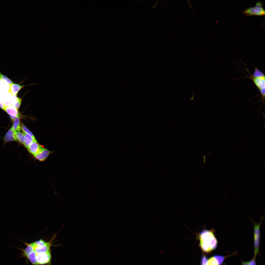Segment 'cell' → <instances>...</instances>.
<instances>
[{
	"label": "cell",
	"mask_w": 265,
	"mask_h": 265,
	"mask_svg": "<svg viewBox=\"0 0 265 265\" xmlns=\"http://www.w3.org/2000/svg\"><path fill=\"white\" fill-rule=\"evenodd\" d=\"M4 143L9 142L17 141L14 131L12 127L6 134L4 137Z\"/></svg>",
	"instance_id": "cell-10"
},
{
	"label": "cell",
	"mask_w": 265,
	"mask_h": 265,
	"mask_svg": "<svg viewBox=\"0 0 265 265\" xmlns=\"http://www.w3.org/2000/svg\"><path fill=\"white\" fill-rule=\"evenodd\" d=\"M242 265H248V262H242Z\"/></svg>",
	"instance_id": "cell-23"
},
{
	"label": "cell",
	"mask_w": 265,
	"mask_h": 265,
	"mask_svg": "<svg viewBox=\"0 0 265 265\" xmlns=\"http://www.w3.org/2000/svg\"><path fill=\"white\" fill-rule=\"evenodd\" d=\"M4 110L10 116L13 121L18 115H19L18 110L12 105L5 106Z\"/></svg>",
	"instance_id": "cell-8"
},
{
	"label": "cell",
	"mask_w": 265,
	"mask_h": 265,
	"mask_svg": "<svg viewBox=\"0 0 265 265\" xmlns=\"http://www.w3.org/2000/svg\"><path fill=\"white\" fill-rule=\"evenodd\" d=\"M25 86L13 83L10 85L8 91L13 96H16L19 91Z\"/></svg>",
	"instance_id": "cell-11"
},
{
	"label": "cell",
	"mask_w": 265,
	"mask_h": 265,
	"mask_svg": "<svg viewBox=\"0 0 265 265\" xmlns=\"http://www.w3.org/2000/svg\"><path fill=\"white\" fill-rule=\"evenodd\" d=\"M255 257L254 256L252 260L248 262V265H256Z\"/></svg>",
	"instance_id": "cell-21"
},
{
	"label": "cell",
	"mask_w": 265,
	"mask_h": 265,
	"mask_svg": "<svg viewBox=\"0 0 265 265\" xmlns=\"http://www.w3.org/2000/svg\"><path fill=\"white\" fill-rule=\"evenodd\" d=\"M23 133L24 134L25 136V141L24 145L27 148L34 141H37L35 138H33L28 134L24 132H23Z\"/></svg>",
	"instance_id": "cell-12"
},
{
	"label": "cell",
	"mask_w": 265,
	"mask_h": 265,
	"mask_svg": "<svg viewBox=\"0 0 265 265\" xmlns=\"http://www.w3.org/2000/svg\"><path fill=\"white\" fill-rule=\"evenodd\" d=\"M51 241L46 242L44 244L38 246H34L32 245L33 250L36 254L42 253L50 251V247L51 245Z\"/></svg>",
	"instance_id": "cell-6"
},
{
	"label": "cell",
	"mask_w": 265,
	"mask_h": 265,
	"mask_svg": "<svg viewBox=\"0 0 265 265\" xmlns=\"http://www.w3.org/2000/svg\"><path fill=\"white\" fill-rule=\"evenodd\" d=\"M13 98L12 105L18 110L21 105L22 99L16 97Z\"/></svg>",
	"instance_id": "cell-15"
},
{
	"label": "cell",
	"mask_w": 265,
	"mask_h": 265,
	"mask_svg": "<svg viewBox=\"0 0 265 265\" xmlns=\"http://www.w3.org/2000/svg\"><path fill=\"white\" fill-rule=\"evenodd\" d=\"M14 133L17 140L22 144L24 145L25 141V136L24 134L19 131H14Z\"/></svg>",
	"instance_id": "cell-14"
},
{
	"label": "cell",
	"mask_w": 265,
	"mask_h": 265,
	"mask_svg": "<svg viewBox=\"0 0 265 265\" xmlns=\"http://www.w3.org/2000/svg\"><path fill=\"white\" fill-rule=\"evenodd\" d=\"M21 128L23 132L28 134L33 138H35L32 133L23 124L21 125Z\"/></svg>",
	"instance_id": "cell-16"
},
{
	"label": "cell",
	"mask_w": 265,
	"mask_h": 265,
	"mask_svg": "<svg viewBox=\"0 0 265 265\" xmlns=\"http://www.w3.org/2000/svg\"><path fill=\"white\" fill-rule=\"evenodd\" d=\"M42 147L37 141L33 142L27 149L30 153L34 155L40 151Z\"/></svg>",
	"instance_id": "cell-9"
},
{
	"label": "cell",
	"mask_w": 265,
	"mask_h": 265,
	"mask_svg": "<svg viewBox=\"0 0 265 265\" xmlns=\"http://www.w3.org/2000/svg\"><path fill=\"white\" fill-rule=\"evenodd\" d=\"M214 257L217 261L219 265H221L225 259L224 257L222 256L216 255Z\"/></svg>",
	"instance_id": "cell-19"
},
{
	"label": "cell",
	"mask_w": 265,
	"mask_h": 265,
	"mask_svg": "<svg viewBox=\"0 0 265 265\" xmlns=\"http://www.w3.org/2000/svg\"><path fill=\"white\" fill-rule=\"evenodd\" d=\"M263 218H262L260 222L258 223H256L253 222L254 225V255L256 257L259 253L260 238V227Z\"/></svg>",
	"instance_id": "cell-4"
},
{
	"label": "cell",
	"mask_w": 265,
	"mask_h": 265,
	"mask_svg": "<svg viewBox=\"0 0 265 265\" xmlns=\"http://www.w3.org/2000/svg\"><path fill=\"white\" fill-rule=\"evenodd\" d=\"M208 259L205 256H203L201 259V265H208Z\"/></svg>",
	"instance_id": "cell-20"
},
{
	"label": "cell",
	"mask_w": 265,
	"mask_h": 265,
	"mask_svg": "<svg viewBox=\"0 0 265 265\" xmlns=\"http://www.w3.org/2000/svg\"><path fill=\"white\" fill-rule=\"evenodd\" d=\"M1 74V73H0V74Z\"/></svg>",
	"instance_id": "cell-24"
},
{
	"label": "cell",
	"mask_w": 265,
	"mask_h": 265,
	"mask_svg": "<svg viewBox=\"0 0 265 265\" xmlns=\"http://www.w3.org/2000/svg\"><path fill=\"white\" fill-rule=\"evenodd\" d=\"M50 152L46 149L42 147L40 151L34 155L36 159L40 161L45 160L49 155Z\"/></svg>",
	"instance_id": "cell-7"
},
{
	"label": "cell",
	"mask_w": 265,
	"mask_h": 265,
	"mask_svg": "<svg viewBox=\"0 0 265 265\" xmlns=\"http://www.w3.org/2000/svg\"><path fill=\"white\" fill-rule=\"evenodd\" d=\"M243 12L246 16L261 15L265 14V11L263 7L262 3L260 1L257 2L254 6L247 8L244 10Z\"/></svg>",
	"instance_id": "cell-3"
},
{
	"label": "cell",
	"mask_w": 265,
	"mask_h": 265,
	"mask_svg": "<svg viewBox=\"0 0 265 265\" xmlns=\"http://www.w3.org/2000/svg\"><path fill=\"white\" fill-rule=\"evenodd\" d=\"M5 107V106L0 101V107L4 110Z\"/></svg>",
	"instance_id": "cell-22"
},
{
	"label": "cell",
	"mask_w": 265,
	"mask_h": 265,
	"mask_svg": "<svg viewBox=\"0 0 265 265\" xmlns=\"http://www.w3.org/2000/svg\"><path fill=\"white\" fill-rule=\"evenodd\" d=\"M250 76L248 77L251 79L259 91L261 96V100L265 103V77L257 68H255L252 75L250 73Z\"/></svg>",
	"instance_id": "cell-2"
},
{
	"label": "cell",
	"mask_w": 265,
	"mask_h": 265,
	"mask_svg": "<svg viewBox=\"0 0 265 265\" xmlns=\"http://www.w3.org/2000/svg\"><path fill=\"white\" fill-rule=\"evenodd\" d=\"M200 247L202 251L209 252L215 249L217 241L212 230H203L199 236Z\"/></svg>",
	"instance_id": "cell-1"
},
{
	"label": "cell",
	"mask_w": 265,
	"mask_h": 265,
	"mask_svg": "<svg viewBox=\"0 0 265 265\" xmlns=\"http://www.w3.org/2000/svg\"><path fill=\"white\" fill-rule=\"evenodd\" d=\"M0 79L3 80L10 85L13 83V82L11 80L1 73L0 74Z\"/></svg>",
	"instance_id": "cell-17"
},
{
	"label": "cell",
	"mask_w": 265,
	"mask_h": 265,
	"mask_svg": "<svg viewBox=\"0 0 265 265\" xmlns=\"http://www.w3.org/2000/svg\"><path fill=\"white\" fill-rule=\"evenodd\" d=\"M36 255L38 265L48 264L51 262V252L36 254Z\"/></svg>",
	"instance_id": "cell-5"
},
{
	"label": "cell",
	"mask_w": 265,
	"mask_h": 265,
	"mask_svg": "<svg viewBox=\"0 0 265 265\" xmlns=\"http://www.w3.org/2000/svg\"><path fill=\"white\" fill-rule=\"evenodd\" d=\"M19 115L17 116L13 121V124L12 127L14 131L20 132L21 127L19 119Z\"/></svg>",
	"instance_id": "cell-13"
},
{
	"label": "cell",
	"mask_w": 265,
	"mask_h": 265,
	"mask_svg": "<svg viewBox=\"0 0 265 265\" xmlns=\"http://www.w3.org/2000/svg\"><path fill=\"white\" fill-rule=\"evenodd\" d=\"M208 265H219L218 262L214 257H210L208 260Z\"/></svg>",
	"instance_id": "cell-18"
}]
</instances>
